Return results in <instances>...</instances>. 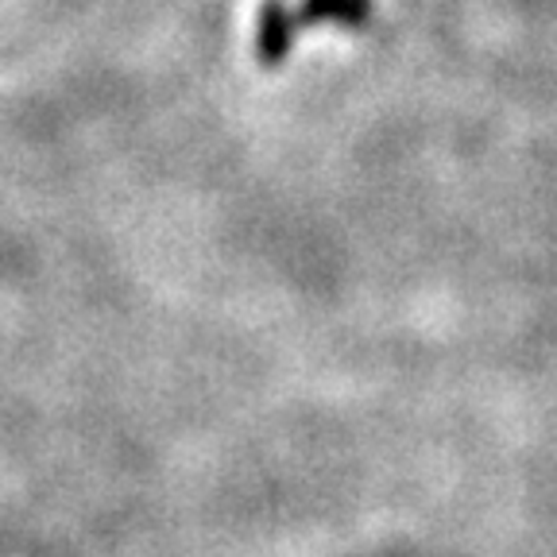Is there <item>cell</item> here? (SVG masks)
I'll return each instance as SVG.
<instances>
[{
    "label": "cell",
    "mask_w": 557,
    "mask_h": 557,
    "mask_svg": "<svg viewBox=\"0 0 557 557\" xmlns=\"http://www.w3.org/2000/svg\"><path fill=\"white\" fill-rule=\"evenodd\" d=\"M298 16H290L283 9V0H268L260 12V35H256V54H260L263 66H278L287 59L290 44H295Z\"/></svg>",
    "instance_id": "1"
},
{
    "label": "cell",
    "mask_w": 557,
    "mask_h": 557,
    "mask_svg": "<svg viewBox=\"0 0 557 557\" xmlns=\"http://www.w3.org/2000/svg\"><path fill=\"white\" fill-rule=\"evenodd\" d=\"M372 16V0H302V12H298V24H345L360 27Z\"/></svg>",
    "instance_id": "2"
}]
</instances>
